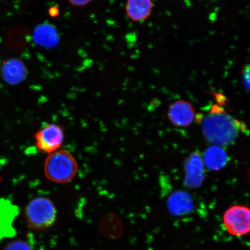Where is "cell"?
<instances>
[{
    "label": "cell",
    "mask_w": 250,
    "mask_h": 250,
    "mask_svg": "<svg viewBox=\"0 0 250 250\" xmlns=\"http://www.w3.org/2000/svg\"><path fill=\"white\" fill-rule=\"evenodd\" d=\"M244 125L217 105L203 119L202 129L205 139L217 146H225L233 142L243 129Z\"/></svg>",
    "instance_id": "6da1fadb"
},
{
    "label": "cell",
    "mask_w": 250,
    "mask_h": 250,
    "mask_svg": "<svg viewBox=\"0 0 250 250\" xmlns=\"http://www.w3.org/2000/svg\"><path fill=\"white\" fill-rule=\"evenodd\" d=\"M78 164L76 159L66 150H58L46 159L44 173L49 180L64 184L70 182L76 176Z\"/></svg>",
    "instance_id": "7a4b0ae2"
},
{
    "label": "cell",
    "mask_w": 250,
    "mask_h": 250,
    "mask_svg": "<svg viewBox=\"0 0 250 250\" xmlns=\"http://www.w3.org/2000/svg\"><path fill=\"white\" fill-rule=\"evenodd\" d=\"M26 223L34 230H44L51 227L57 218V210L51 200L39 197L31 201L25 212Z\"/></svg>",
    "instance_id": "3957f363"
},
{
    "label": "cell",
    "mask_w": 250,
    "mask_h": 250,
    "mask_svg": "<svg viewBox=\"0 0 250 250\" xmlns=\"http://www.w3.org/2000/svg\"><path fill=\"white\" fill-rule=\"evenodd\" d=\"M39 151L51 154L58 151L64 140V131L60 125L49 124L37 131L34 135Z\"/></svg>",
    "instance_id": "277c9868"
},
{
    "label": "cell",
    "mask_w": 250,
    "mask_h": 250,
    "mask_svg": "<svg viewBox=\"0 0 250 250\" xmlns=\"http://www.w3.org/2000/svg\"><path fill=\"white\" fill-rule=\"evenodd\" d=\"M225 228L231 235L242 236L250 232V208L244 206H232L225 212Z\"/></svg>",
    "instance_id": "5b68a950"
},
{
    "label": "cell",
    "mask_w": 250,
    "mask_h": 250,
    "mask_svg": "<svg viewBox=\"0 0 250 250\" xmlns=\"http://www.w3.org/2000/svg\"><path fill=\"white\" fill-rule=\"evenodd\" d=\"M19 214L17 206L8 199H0V240L14 236V223Z\"/></svg>",
    "instance_id": "8992f818"
},
{
    "label": "cell",
    "mask_w": 250,
    "mask_h": 250,
    "mask_svg": "<svg viewBox=\"0 0 250 250\" xmlns=\"http://www.w3.org/2000/svg\"><path fill=\"white\" fill-rule=\"evenodd\" d=\"M167 115L171 124L175 126L187 127L194 120L195 109L189 102L178 101L170 106Z\"/></svg>",
    "instance_id": "52a82bcc"
},
{
    "label": "cell",
    "mask_w": 250,
    "mask_h": 250,
    "mask_svg": "<svg viewBox=\"0 0 250 250\" xmlns=\"http://www.w3.org/2000/svg\"><path fill=\"white\" fill-rule=\"evenodd\" d=\"M154 6L150 0H129L125 5V12L129 20L140 22L149 18Z\"/></svg>",
    "instance_id": "ba28073f"
},
{
    "label": "cell",
    "mask_w": 250,
    "mask_h": 250,
    "mask_svg": "<svg viewBox=\"0 0 250 250\" xmlns=\"http://www.w3.org/2000/svg\"><path fill=\"white\" fill-rule=\"evenodd\" d=\"M204 162L210 169L217 170L224 167L227 162V155L217 146H210L205 153Z\"/></svg>",
    "instance_id": "9c48e42d"
},
{
    "label": "cell",
    "mask_w": 250,
    "mask_h": 250,
    "mask_svg": "<svg viewBox=\"0 0 250 250\" xmlns=\"http://www.w3.org/2000/svg\"><path fill=\"white\" fill-rule=\"evenodd\" d=\"M192 203L189 195L185 193H176L171 196L168 201V208L175 214H180L189 211Z\"/></svg>",
    "instance_id": "30bf717a"
},
{
    "label": "cell",
    "mask_w": 250,
    "mask_h": 250,
    "mask_svg": "<svg viewBox=\"0 0 250 250\" xmlns=\"http://www.w3.org/2000/svg\"><path fill=\"white\" fill-rule=\"evenodd\" d=\"M187 182L190 186L199 185L202 179V163L198 156H192L187 165Z\"/></svg>",
    "instance_id": "8fae6325"
},
{
    "label": "cell",
    "mask_w": 250,
    "mask_h": 250,
    "mask_svg": "<svg viewBox=\"0 0 250 250\" xmlns=\"http://www.w3.org/2000/svg\"><path fill=\"white\" fill-rule=\"evenodd\" d=\"M4 78L8 82L16 83L20 82L25 76L24 65L20 62L9 61L5 64L3 70Z\"/></svg>",
    "instance_id": "7c38bea8"
},
{
    "label": "cell",
    "mask_w": 250,
    "mask_h": 250,
    "mask_svg": "<svg viewBox=\"0 0 250 250\" xmlns=\"http://www.w3.org/2000/svg\"><path fill=\"white\" fill-rule=\"evenodd\" d=\"M4 250H33V249L26 240H16L8 243Z\"/></svg>",
    "instance_id": "4fadbf2b"
},
{
    "label": "cell",
    "mask_w": 250,
    "mask_h": 250,
    "mask_svg": "<svg viewBox=\"0 0 250 250\" xmlns=\"http://www.w3.org/2000/svg\"><path fill=\"white\" fill-rule=\"evenodd\" d=\"M243 81L247 89L250 92V64L247 65L243 69Z\"/></svg>",
    "instance_id": "5bb4252c"
},
{
    "label": "cell",
    "mask_w": 250,
    "mask_h": 250,
    "mask_svg": "<svg viewBox=\"0 0 250 250\" xmlns=\"http://www.w3.org/2000/svg\"><path fill=\"white\" fill-rule=\"evenodd\" d=\"M68 4L75 7H83L92 2L91 0H70Z\"/></svg>",
    "instance_id": "9a60e30c"
}]
</instances>
